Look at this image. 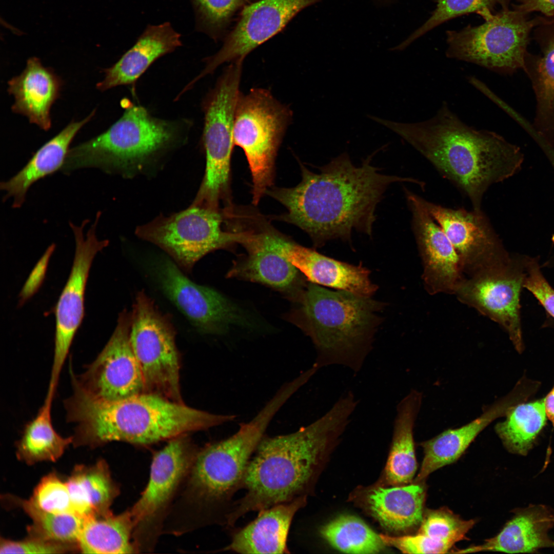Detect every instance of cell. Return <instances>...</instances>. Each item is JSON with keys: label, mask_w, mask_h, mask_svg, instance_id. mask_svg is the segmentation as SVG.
I'll return each instance as SVG.
<instances>
[{"label": "cell", "mask_w": 554, "mask_h": 554, "mask_svg": "<svg viewBox=\"0 0 554 554\" xmlns=\"http://www.w3.org/2000/svg\"><path fill=\"white\" fill-rule=\"evenodd\" d=\"M381 149L358 167L346 152L320 167L317 173L301 164L302 178L298 185L266 192L287 209L278 218L306 232L315 247L332 240L349 242L354 230L371 236L377 206L388 186L396 182L423 184L413 178L379 172L371 162Z\"/></svg>", "instance_id": "cell-1"}, {"label": "cell", "mask_w": 554, "mask_h": 554, "mask_svg": "<svg viewBox=\"0 0 554 554\" xmlns=\"http://www.w3.org/2000/svg\"><path fill=\"white\" fill-rule=\"evenodd\" d=\"M358 404L348 391L310 424L287 434L265 436L245 472L242 488L246 493L234 502L226 525L233 526L249 512L311 494Z\"/></svg>", "instance_id": "cell-2"}, {"label": "cell", "mask_w": 554, "mask_h": 554, "mask_svg": "<svg viewBox=\"0 0 554 554\" xmlns=\"http://www.w3.org/2000/svg\"><path fill=\"white\" fill-rule=\"evenodd\" d=\"M370 118L411 145L469 199L474 210H482L488 188L517 174L524 161L520 147L496 132L467 125L446 103L422 122Z\"/></svg>", "instance_id": "cell-3"}, {"label": "cell", "mask_w": 554, "mask_h": 554, "mask_svg": "<svg viewBox=\"0 0 554 554\" xmlns=\"http://www.w3.org/2000/svg\"><path fill=\"white\" fill-rule=\"evenodd\" d=\"M64 402L68 422L74 424L73 443L95 447L113 441L149 445L231 422L232 414L196 409L184 403L143 393L108 401L73 383Z\"/></svg>", "instance_id": "cell-4"}, {"label": "cell", "mask_w": 554, "mask_h": 554, "mask_svg": "<svg viewBox=\"0 0 554 554\" xmlns=\"http://www.w3.org/2000/svg\"><path fill=\"white\" fill-rule=\"evenodd\" d=\"M280 408L277 401L270 400L233 434L199 449L165 522V533L178 536L209 525H226L251 457Z\"/></svg>", "instance_id": "cell-5"}, {"label": "cell", "mask_w": 554, "mask_h": 554, "mask_svg": "<svg viewBox=\"0 0 554 554\" xmlns=\"http://www.w3.org/2000/svg\"><path fill=\"white\" fill-rule=\"evenodd\" d=\"M293 302L289 320L310 338L319 369L340 365L359 372L372 349L385 304L310 282Z\"/></svg>", "instance_id": "cell-6"}, {"label": "cell", "mask_w": 554, "mask_h": 554, "mask_svg": "<svg viewBox=\"0 0 554 554\" xmlns=\"http://www.w3.org/2000/svg\"><path fill=\"white\" fill-rule=\"evenodd\" d=\"M125 103L122 117L106 131L69 149L61 169L63 173L86 168L121 170L140 163L176 138V123L155 118L145 108Z\"/></svg>", "instance_id": "cell-7"}, {"label": "cell", "mask_w": 554, "mask_h": 554, "mask_svg": "<svg viewBox=\"0 0 554 554\" xmlns=\"http://www.w3.org/2000/svg\"><path fill=\"white\" fill-rule=\"evenodd\" d=\"M242 71L241 65L230 64L203 103L206 168L193 205L219 210L221 201L230 203L233 126Z\"/></svg>", "instance_id": "cell-8"}, {"label": "cell", "mask_w": 554, "mask_h": 554, "mask_svg": "<svg viewBox=\"0 0 554 554\" xmlns=\"http://www.w3.org/2000/svg\"><path fill=\"white\" fill-rule=\"evenodd\" d=\"M291 117L290 109L267 89L253 88L239 96L233 138L249 164L254 204L259 203L272 184L277 152Z\"/></svg>", "instance_id": "cell-9"}, {"label": "cell", "mask_w": 554, "mask_h": 554, "mask_svg": "<svg viewBox=\"0 0 554 554\" xmlns=\"http://www.w3.org/2000/svg\"><path fill=\"white\" fill-rule=\"evenodd\" d=\"M528 15L512 8L501 9L480 25L448 30L446 55L498 73L524 69L530 35L540 17Z\"/></svg>", "instance_id": "cell-10"}, {"label": "cell", "mask_w": 554, "mask_h": 554, "mask_svg": "<svg viewBox=\"0 0 554 554\" xmlns=\"http://www.w3.org/2000/svg\"><path fill=\"white\" fill-rule=\"evenodd\" d=\"M187 435L169 440L155 453L147 485L129 508L136 553L154 550L169 512L189 473L199 448Z\"/></svg>", "instance_id": "cell-11"}, {"label": "cell", "mask_w": 554, "mask_h": 554, "mask_svg": "<svg viewBox=\"0 0 554 554\" xmlns=\"http://www.w3.org/2000/svg\"><path fill=\"white\" fill-rule=\"evenodd\" d=\"M131 314L130 343L142 373L145 393L184 403L175 331L168 316L143 291L136 296Z\"/></svg>", "instance_id": "cell-12"}, {"label": "cell", "mask_w": 554, "mask_h": 554, "mask_svg": "<svg viewBox=\"0 0 554 554\" xmlns=\"http://www.w3.org/2000/svg\"><path fill=\"white\" fill-rule=\"evenodd\" d=\"M222 211L191 205L169 216L161 214L135 230L140 238L165 250L183 269L191 271L208 253L240 244L242 232L222 229Z\"/></svg>", "instance_id": "cell-13"}, {"label": "cell", "mask_w": 554, "mask_h": 554, "mask_svg": "<svg viewBox=\"0 0 554 554\" xmlns=\"http://www.w3.org/2000/svg\"><path fill=\"white\" fill-rule=\"evenodd\" d=\"M525 258L511 254L502 262L463 277L454 292L461 302L498 323L519 353L524 349L520 301Z\"/></svg>", "instance_id": "cell-14"}, {"label": "cell", "mask_w": 554, "mask_h": 554, "mask_svg": "<svg viewBox=\"0 0 554 554\" xmlns=\"http://www.w3.org/2000/svg\"><path fill=\"white\" fill-rule=\"evenodd\" d=\"M131 314L120 313L117 325L96 359L71 381L95 398L116 401L145 393L142 373L130 340Z\"/></svg>", "instance_id": "cell-15"}, {"label": "cell", "mask_w": 554, "mask_h": 554, "mask_svg": "<svg viewBox=\"0 0 554 554\" xmlns=\"http://www.w3.org/2000/svg\"><path fill=\"white\" fill-rule=\"evenodd\" d=\"M101 215L84 234L88 223L84 221L77 226L70 222L75 242L73 265L67 283L55 307V333L53 364L49 384L57 387L60 375L74 338L83 319L84 295L89 270L96 253L107 246V240H99L96 228Z\"/></svg>", "instance_id": "cell-16"}, {"label": "cell", "mask_w": 554, "mask_h": 554, "mask_svg": "<svg viewBox=\"0 0 554 554\" xmlns=\"http://www.w3.org/2000/svg\"><path fill=\"white\" fill-rule=\"evenodd\" d=\"M322 0H259L247 5L235 25L224 37L217 53L205 58L198 80L225 63L243 62L252 51L282 31L307 7Z\"/></svg>", "instance_id": "cell-17"}, {"label": "cell", "mask_w": 554, "mask_h": 554, "mask_svg": "<svg viewBox=\"0 0 554 554\" xmlns=\"http://www.w3.org/2000/svg\"><path fill=\"white\" fill-rule=\"evenodd\" d=\"M420 201L450 240L462 273L471 276L510 256L482 210L450 208L421 196Z\"/></svg>", "instance_id": "cell-18"}, {"label": "cell", "mask_w": 554, "mask_h": 554, "mask_svg": "<svg viewBox=\"0 0 554 554\" xmlns=\"http://www.w3.org/2000/svg\"><path fill=\"white\" fill-rule=\"evenodd\" d=\"M155 273L165 294L202 332L223 334L234 326L247 325L235 304L215 290L192 282L171 260H160Z\"/></svg>", "instance_id": "cell-19"}, {"label": "cell", "mask_w": 554, "mask_h": 554, "mask_svg": "<svg viewBox=\"0 0 554 554\" xmlns=\"http://www.w3.org/2000/svg\"><path fill=\"white\" fill-rule=\"evenodd\" d=\"M412 228L423 265L422 280L430 294H454L464 276L450 240L422 205L420 196L404 188Z\"/></svg>", "instance_id": "cell-20"}, {"label": "cell", "mask_w": 554, "mask_h": 554, "mask_svg": "<svg viewBox=\"0 0 554 554\" xmlns=\"http://www.w3.org/2000/svg\"><path fill=\"white\" fill-rule=\"evenodd\" d=\"M267 238L271 246L311 283L364 297H371L377 290L370 279V271L361 264L353 265L326 256L273 229Z\"/></svg>", "instance_id": "cell-21"}, {"label": "cell", "mask_w": 554, "mask_h": 554, "mask_svg": "<svg viewBox=\"0 0 554 554\" xmlns=\"http://www.w3.org/2000/svg\"><path fill=\"white\" fill-rule=\"evenodd\" d=\"M240 244L246 255L233 263L227 277L265 285L294 301L307 283L300 271L270 245L263 229L243 231Z\"/></svg>", "instance_id": "cell-22"}, {"label": "cell", "mask_w": 554, "mask_h": 554, "mask_svg": "<svg viewBox=\"0 0 554 554\" xmlns=\"http://www.w3.org/2000/svg\"><path fill=\"white\" fill-rule=\"evenodd\" d=\"M554 526V512L543 505H532L519 509L501 531L479 545L453 552L466 553L480 551L533 553L547 547L554 548L548 536Z\"/></svg>", "instance_id": "cell-23"}, {"label": "cell", "mask_w": 554, "mask_h": 554, "mask_svg": "<svg viewBox=\"0 0 554 554\" xmlns=\"http://www.w3.org/2000/svg\"><path fill=\"white\" fill-rule=\"evenodd\" d=\"M542 55L527 53L524 70L537 99L535 125L541 138L554 145V16H540L532 30Z\"/></svg>", "instance_id": "cell-24"}, {"label": "cell", "mask_w": 554, "mask_h": 554, "mask_svg": "<svg viewBox=\"0 0 554 554\" xmlns=\"http://www.w3.org/2000/svg\"><path fill=\"white\" fill-rule=\"evenodd\" d=\"M307 497L259 511L256 518L235 531L224 548L240 553H289L287 540L292 520L307 503Z\"/></svg>", "instance_id": "cell-25"}, {"label": "cell", "mask_w": 554, "mask_h": 554, "mask_svg": "<svg viewBox=\"0 0 554 554\" xmlns=\"http://www.w3.org/2000/svg\"><path fill=\"white\" fill-rule=\"evenodd\" d=\"M181 35L168 22L148 25L134 45L111 67L104 70L105 77L97 88L105 91L134 84L157 59L182 45Z\"/></svg>", "instance_id": "cell-26"}, {"label": "cell", "mask_w": 554, "mask_h": 554, "mask_svg": "<svg viewBox=\"0 0 554 554\" xmlns=\"http://www.w3.org/2000/svg\"><path fill=\"white\" fill-rule=\"evenodd\" d=\"M8 92L14 96L13 112L24 115L44 130L51 126L50 108L60 94L61 78L39 58L27 61L24 70L9 81Z\"/></svg>", "instance_id": "cell-27"}, {"label": "cell", "mask_w": 554, "mask_h": 554, "mask_svg": "<svg viewBox=\"0 0 554 554\" xmlns=\"http://www.w3.org/2000/svg\"><path fill=\"white\" fill-rule=\"evenodd\" d=\"M515 403L513 398L508 395L487 407L470 422L421 443L424 457L413 483H423L433 471L456 461L483 429L498 418L505 416Z\"/></svg>", "instance_id": "cell-28"}, {"label": "cell", "mask_w": 554, "mask_h": 554, "mask_svg": "<svg viewBox=\"0 0 554 554\" xmlns=\"http://www.w3.org/2000/svg\"><path fill=\"white\" fill-rule=\"evenodd\" d=\"M426 492L423 483L387 487L377 485L366 491L370 514L386 530L405 533L419 528L423 516Z\"/></svg>", "instance_id": "cell-29"}, {"label": "cell", "mask_w": 554, "mask_h": 554, "mask_svg": "<svg viewBox=\"0 0 554 554\" xmlns=\"http://www.w3.org/2000/svg\"><path fill=\"white\" fill-rule=\"evenodd\" d=\"M94 115L93 111L83 120L71 122L39 148L15 175L2 182L0 189L6 192L5 200L13 198L12 207L20 208L28 189L34 183L61 169L73 139Z\"/></svg>", "instance_id": "cell-30"}, {"label": "cell", "mask_w": 554, "mask_h": 554, "mask_svg": "<svg viewBox=\"0 0 554 554\" xmlns=\"http://www.w3.org/2000/svg\"><path fill=\"white\" fill-rule=\"evenodd\" d=\"M422 401V393L412 389L397 405L392 440L385 468L387 485H405L414 480L417 464L413 430Z\"/></svg>", "instance_id": "cell-31"}, {"label": "cell", "mask_w": 554, "mask_h": 554, "mask_svg": "<svg viewBox=\"0 0 554 554\" xmlns=\"http://www.w3.org/2000/svg\"><path fill=\"white\" fill-rule=\"evenodd\" d=\"M75 512L88 519L112 513L110 507L120 493L104 460L78 466L67 482Z\"/></svg>", "instance_id": "cell-32"}, {"label": "cell", "mask_w": 554, "mask_h": 554, "mask_svg": "<svg viewBox=\"0 0 554 554\" xmlns=\"http://www.w3.org/2000/svg\"><path fill=\"white\" fill-rule=\"evenodd\" d=\"M55 392L48 388L43 405L36 416L25 425L16 444L17 457L28 464L55 461L73 443L72 436L63 437L53 426L51 407Z\"/></svg>", "instance_id": "cell-33"}, {"label": "cell", "mask_w": 554, "mask_h": 554, "mask_svg": "<svg viewBox=\"0 0 554 554\" xmlns=\"http://www.w3.org/2000/svg\"><path fill=\"white\" fill-rule=\"evenodd\" d=\"M133 530L129 508L117 515L90 518L85 521L77 545L84 553H135Z\"/></svg>", "instance_id": "cell-34"}, {"label": "cell", "mask_w": 554, "mask_h": 554, "mask_svg": "<svg viewBox=\"0 0 554 554\" xmlns=\"http://www.w3.org/2000/svg\"><path fill=\"white\" fill-rule=\"evenodd\" d=\"M505 416L495 425L496 433L509 451L526 455L546 424L543 399L518 403Z\"/></svg>", "instance_id": "cell-35"}, {"label": "cell", "mask_w": 554, "mask_h": 554, "mask_svg": "<svg viewBox=\"0 0 554 554\" xmlns=\"http://www.w3.org/2000/svg\"><path fill=\"white\" fill-rule=\"evenodd\" d=\"M320 532L335 549L349 553H377L387 545L360 519L350 515L340 516L323 526Z\"/></svg>", "instance_id": "cell-36"}, {"label": "cell", "mask_w": 554, "mask_h": 554, "mask_svg": "<svg viewBox=\"0 0 554 554\" xmlns=\"http://www.w3.org/2000/svg\"><path fill=\"white\" fill-rule=\"evenodd\" d=\"M15 500L32 521L29 530L30 535L63 544H77L86 519L73 513L58 514L44 511L30 500Z\"/></svg>", "instance_id": "cell-37"}, {"label": "cell", "mask_w": 554, "mask_h": 554, "mask_svg": "<svg viewBox=\"0 0 554 554\" xmlns=\"http://www.w3.org/2000/svg\"><path fill=\"white\" fill-rule=\"evenodd\" d=\"M510 0H438L430 16L406 39L391 51H402L412 43L433 28L454 18L477 13L484 20L495 13L496 8H509Z\"/></svg>", "instance_id": "cell-38"}, {"label": "cell", "mask_w": 554, "mask_h": 554, "mask_svg": "<svg viewBox=\"0 0 554 554\" xmlns=\"http://www.w3.org/2000/svg\"><path fill=\"white\" fill-rule=\"evenodd\" d=\"M196 30L217 42L224 39L234 17L251 0H190Z\"/></svg>", "instance_id": "cell-39"}, {"label": "cell", "mask_w": 554, "mask_h": 554, "mask_svg": "<svg viewBox=\"0 0 554 554\" xmlns=\"http://www.w3.org/2000/svg\"><path fill=\"white\" fill-rule=\"evenodd\" d=\"M474 520H463L447 508L424 511L418 533L453 546L466 538Z\"/></svg>", "instance_id": "cell-40"}, {"label": "cell", "mask_w": 554, "mask_h": 554, "mask_svg": "<svg viewBox=\"0 0 554 554\" xmlns=\"http://www.w3.org/2000/svg\"><path fill=\"white\" fill-rule=\"evenodd\" d=\"M30 500L46 511L58 514L76 513L67 482H63L53 473L42 479Z\"/></svg>", "instance_id": "cell-41"}, {"label": "cell", "mask_w": 554, "mask_h": 554, "mask_svg": "<svg viewBox=\"0 0 554 554\" xmlns=\"http://www.w3.org/2000/svg\"><path fill=\"white\" fill-rule=\"evenodd\" d=\"M538 257L525 255L523 287L530 292L554 318V289L541 270Z\"/></svg>", "instance_id": "cell-42"}, {"label": "cell", "mask_w": 554, "mask_h": 554, "mask_svg": "<svg viewBox=\"0 0 554 554\" xmlns=\"http://www.w3.org/2000/svg\"><path fill=\"white\" fill-rule=\"evenodd\" d=\"M387 546L404 553H445L452 546L422 533L403 536L380 535Z\"/></svg>", "instance_id": "cell-43"}, {"label": "cell", "mask_w": 554, "mask_h": 554, "mask_svg": "<svg viewBox=\"0 0 554 554\" xmlns=\"http://www.w3.org/2000/svg\"><path fill=\"white\" fill-rule=\"evenodd\" d=\"M72 546L30 535L28 538L16 541L2 538L0 553H61L73 549Z\"/></svg>", "instance_id": "cell-44"}, {"label": "cell", "mask_w": 554, "mask_h": 554, "mask_svg": "<svg viewBox=\"0 0 554 554\" xmlns=\"http://www.w3.org/2000/svg\"><path fill=\"white\" fill-rule=\"evenodd\" d=\"M55 248L54 244L50 245L33 269L21 292V303L32 296L41 286L45 276L48 263Z\"/></svg>", "instance_id": "cell-45"}, {"label": "cell", "mask_w": 554, "mask_h": 554, "mask_svg": "<svg viewBox=\"0 0 554 554\" xmlns=\"http://www.w3.org/2000/svg\"><path fill=\"white\" fill-rule=\"evenodd\" d=\"M512 8L526 15L538 12L546 17L554 16V0H516Z\"/></svg>", "instance_id": "cell-46"}, {"label": "cell", "mask_w": 554, "mask_h": 554, "mask_svg": "<svg viewBox=\"0 0 554 554\" xmlns=\"http://www.w3.org/2000/svg\"><path fill=\"white\" fill-rule=\"evenodd\" d=\"M541 146L554 170V146L545 142H542ZM544 267H554V254L550 256L543 265Z\"/></svg>", "instance_id": "cell-47"}, {"label": "cell", "mask_w": 554, "mask_h": 554, "mask_svg": "<svg viewBox=\"0 0 554 554\" xmlns=\"http://www.w3.org/2000/svg\"><path fill=\"white\" fill-rule=\"evenodd\" d=\"M543 401L547 417L554 427V386Z\"/></svg>", "instance_id": "cell-48"}, {"label": "cell", "mask_w": 554, "mask_h": 554, "mask_svg": "<svg viewBox=\"0 0 554 554\" xmlns=\"http://www.w3.org/2000/svg\"><path fill=\"white\" fill-rule=\"evenodd\" d=\"M378 8H386L393 5L398 0H370Z\"/></svg>", "instance_id": "cell-49"}]
</instances>
